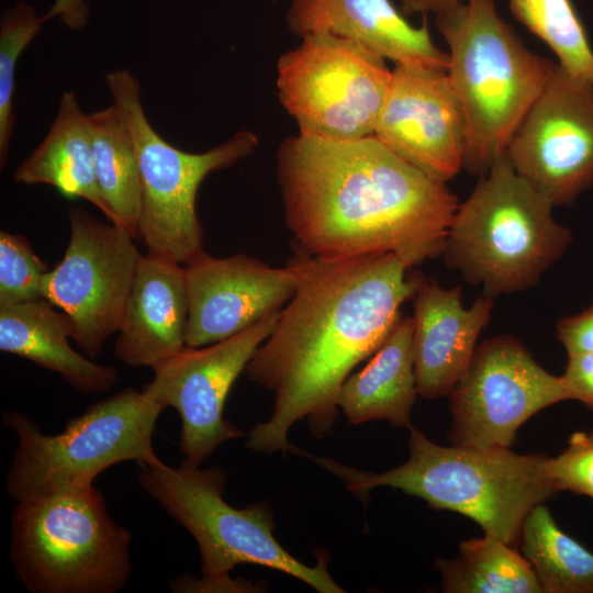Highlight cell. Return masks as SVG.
<instances>
[{"label": "cell", "instance_id": "2", "mask_svg": "<svg viewBox=\"0 0 593 593\" xmlns=\"http://www.w3.org/2000/svg\"><path fill=\"white\" fill-rule=\"evenodd\" d=\"M284 220L321 259L392 253L411 269L443 255L457 197L374 135L290 136L277 153Z\"/></svg>", "mask_w": 593, "mask_h": 593}, {"label": "cell", "instance_id": "16", "mask_svg": "<svg viewBox=\"0 0 593 593\" xmlns=\"http://www.w3.org/2000/svg\"><path fill=\"white\" fill-rule=\"evenodd\" d=\"M373 135L437 181L457 176L463 165L466 127L447 74L394 65Z\"/></svg>", "mask_w": 593, "mask_h": 593}, {"label": "cell", "instance_id": "34", "mask_svg": "<svg viewBox=\"0 0 593 593\" xmlns=\"http://www.w3.org/2000/svg\"><path fill=\"white\" fill-rule=\"evenodd\" d=\"M273 1H277V0H273Z\"/></svg>", "mask_w": 593, "mask_h": 593}, {"label": "cell", "instance_id": "13", "mask_svg": "<svg viewBox=\"0 0 593 593\" xmlns=\"http://www.w3.org/2000/svg\"><path fill=\"white\" fill-rule=\"evenodd\" d=\"M505 156L553 206L571 205L593 184V82L557 64Z\"/></svg>", "mask_w": 593, "mask_h": 593}, {"label": "cell", "instance_id": "4", "mask_svg": "<svg viewBox=\"0 0 593 593\" xmlns=\"http://www.w3.org/2000/svg\"><path fill=\"white\" fill-rule=\"evenodd\" d=\"M435 16L465 119L462 169L482 176L505 154L557 63L527 48L494 0H463Z\"/></svg>", "mask_w": 593, "mask_h": 593}, {"label": "cell", "instance_id": "3", "mask_svg": "<svg viewBox=\"0 0 593 593\" xmlns=\"http://www.w3.org/2000/svg\"><path fill=\"white\" fill-rule=\"evenodd\" d=\"M409 429V459L381 473L361 471L296 447L294 452L339 478L361 500L377 486L399 489L434 508L469 517L484 534L510 545L519 539L528 513L558 493L547 474L546 456L518 455L510 448L446 447L413 426Z\"/></svg>", "mask_w": 593, "mask_h": 593}, {"label": "cell", "instance_id": "7", "mask_svg": "<svg viewBox=\"0 0 593 593\" xmlns=\"http://www.w3.org/2000/svg\"><path fill=\"white\" fill-rule=\"evenodd\" d=\"M163 409L143 390L126 388L90 405L56 435L44 434L22 413L3 411V425L18 437L8 493L22 502L93 485L119 462L161 465L153 435Z\"/></svg>", "mask_w": 593, "mask_h": 593}, {"label": "cell", "instance_id": "8", "mask_svg": "<svg viewBox=\"0 0 593 593\" xmlns=\"http://www.w3.org/2000/svg\"><path fill=\"white\" fill-rule=\"evenodd\" d=\"M138 466L141 488L195 539L202 578H230L234 567L251 563L281 571L321 593L345 592L327 571V553L307 566L281 546L268 502L236 508L224 500L222 468L201 469L184 458L178 467Z\"/></svg>", "mask_w": 593, "mask_h": 593}, {"label": "cell", "instance_id": "1", "mask_svg": "<svg viewBox=\"0 0 593 593\" xmlns=\"http://www.w3.org/2000/svg\"><path fill=\"white\" fill-rule=\"evenodd\" d=\"M293 258L296 290L245 369L275 393L270 418L246 435L257 452L289 451V430L302 418L315 438L331 433L342 385L390 336L419 275L406 277L392 253L321 259L298 250Z\"/></svg>", "mask_w": 593, "mask_h": 593}, {"label": "cell", "instance_id": "19", "mask_svg": "<svg viewBox=\"0 0 593 593\" xmlns=\"http://www.w3.org/2000/svg\"><path fill=\"white\" fill-rule=\"evenodd\" d=\"M187 321L184 266L142 255L116 332L118 358L132 367L155 369L186 347Z\"/></svg>", "mask_w": 593, "mask_h": 593}, {"label": "cell", "instance_id": "20", "mask_svg": "<svg viewBox=\"0 0 593 593\" xmlns=\"http://www.w3.org/2000/svg\"><path fill=\"white\" fill-rule=\"evenodd\" d=\"M45 299L0 305V350L58 373L85 393L104 392L118 379L112 366L99 365L69 344L72 325Z\"/></svg>", "mask_w": 593, "mask_h": 593}, {"label": "cell", "instance_id": "25", "mask_svg": "<svg viewBox=\"0 0 593 593\" xmlns=\"http://www.w3.org/2000/svg\"><path fill=\"white\" fill-rule=\"evenodd\" d=\"M519 539L544 593H593V552L563 533L544 503L528 513Z\"/></svg>", "mask_w": 593, "mask_h": 593}, {"label": "cell", "instance_id": "28", "mask_svg": "<svg viewBox=\"0 0 593 593\" xmlns=\"http://www.w3.org/2000/svg\"><path fill=\"white\" fill-rule=\"evenodd\" d=\"M45 262L22 235L0 233V305L44 299Z\"/></svg>", "mask_w": 593, "mask_h": 593}, {"label": "cell", "instance_id": "6", "mask_svg": "<svg viewBox=\"0 0 593 593\" xmlns=\"http://www.w3.org/2000/svg\"><path fill=\"white\" fill-rule=\"evenodd\" d=\"M10 559L32 593H115L128 582L132 536L93 485L16 502Z\"/></svg>", "mask_w": 593, "mask_h": 593}, {"label": "cell", "instance_id": "17", "mask_svg": "<svg viewBox=\"0 0 593 593\" xmlns=\"http://www.w3.org/2000/svg\"><path fill=\"white\" fill-rule=\"evenodd\" d=\"M413 300L417 392L426 399L449 395L470 365L493 300L482 295L463 307L460 287L446 289L421 273Z\"/></svg>", "mask_w": 593, "mask_h": 593}, {"label": "cell", "instance_id": "15", "mask_svg": "<svg viewBox=\"0 0 593 593\" xmlns=\"http://www.w3.org/2000/svg\"><path fill=\"white\" fill-rule=\"evenodd\" d=\"M183 266L188 347L221 342L280 312L294 294L300 278L293 257L277 268L245 254L219 258L202 249Z\"/></svg>", "mask_w": 593, "mask_h": 593}, {"label": "cell", "instance_id": "12", "mask_svg": "<svg viewBox=\"0 0 593 593\" xmlns=\"http://www.w3.org/2000/svg\"><path fill=\"white\" fill-rule=\"evenodd\" d=\"M449 395L450 441L490 448H510L530 416L569 400L561 377L545 370L511 335L481 343Z\"/></svg>", "mask_w": 593, "mask_h": 593}, {"label": "cell", "instance_id": "10", "mask_svg": "<svg viewBox=\"0 0 593 593\" xmlns=\"http://www.w3.org/2000/svg\"><path fill=\"white\" fill-rule=\"evenodd\" d=\"M277 63L278 98L299 134L351 141L374 134L392 79L385 59L329 33H311Z\"/></svg>", "mask_w": 593, "mask_h": 593}, {"label": "cell", "instance_id": "11", "mask_svg": "<svg viewBox=\"0 0 593 593\" xmlns=\"http://www.w3.org/2000/svg\"><path fill=\"white\" fill-rule=\"evenodd\" d=\"M70 239L60 262L42 279L46 301L68 315L76 344L90 358L118 332L142 257L123 227L69 210Z\"/></svg>", "mask_w": 593, "mask_h": 593}, {"label": "cell", "instance_id": "21", "mask_svg": "<svg viewBox=\"0 0 593 593\" xmlns=\"http://www.w3.org/2000/svg\"><path fill=\"white\" fill-rule=\"evenodd\" d=\"M413 331V316H401L366 367L346 379L337 405L348 423L384 419L395 426H412L411 413L418 394Z\"/></svg>", "mask_w": 593, "mask_h": 593}, {"label": "cell", "instance_id": "24", "mask_svg": "<svg viewBox=\"0 0 593 593\" xmlns=\"http://www.w3.org/2000/svg\"><path fill=\"white\" fill-rule=\"evenodd\" d=\"M441 589L447 593H541L529 561L510 544L484 534L465 540L456 558L439 559Z\"/></svg>", "mask_w": 593, "mask_h": 593}, {"label": "cell", "instance_id": "14", "mask_svg": "<svg viewBox=\"0 0 593 593\" xmlns=\"http://www.w3.org/2000/svg\"><path fill=\"white\" fill-rule=\"evenodd\" d=\"M280 312L269 314L221 342L186 346L156 367L143 391L161 407H174L181 419L179 449L194 465L222 443L247 434L223 416L225 401L237 377L273 331Z\"/></svg>", "mask_w": 593, "mask_h": 593}, {"label": "cell", "instance_id": "22", "mask_svg": "<svg viewBox=\"0 0 593 593\" xmlns=\"http://www.w3.org/2000/svg\"><path fill=\"white\" fill-rule=\"evenodd\" d=\"M13 180L49 184L68 198L85 199L112 223L96 176L89 116L71 91L63 93L48 133L16 168Z\"/></svg>", "mask_w": 593, "mask_h": 593}, {"label": "cell", "instance_id": "30", "mask_svg": "<svg viewBox=\"0 0 593 593\" xmlns=\"http://www.w3.org/2000/svg\"><path fill=\"white\" fill-rule=\"evenodd\" d=\"M561 379L569 400L593 409V351L569 356Z\"/></svg>", "mask_w": 593, "mask_h": 593}, {"label": "cell", "instance_id": "27", "mask_svg": "<svg viewBox=\"0 0 593 593\" xmlns=\"http://www.w3.org/2000/svg\"><path fill=\"white\" fill-rule=\"evenodd\" d=\"M71 0H56L45 16H37L32 5L24 1L5 10L0 21V165L5 166L11 137L14 132L13 113L14 77L16 63L23 51L41 32L43 23L65 12Z\"/></svg>", "mask_w": 593, "mask_h": 593}, {"label": "cell", "instance_id": "9", "mask_svg": "<svg viewBox=\"0 0 593 593\" xmlns=\"http://www.w3.org/2000/svg\"><path fill=\"white\" fill-rule=\"evenodd\" d=\"M114 103L128 122L141 178L139 238L147 253L186 264L201 251L203 232L195 211L201 182L212 171L233 166L258 145L250 131H238L203 153H187L165 141L149 123L137 78L126 69L104 77Z\"/></svg>", "mask_w": 593, "mask_h": 593}, {"label": "cell", "instance_id": "29", "mask_svg": "<svg viewBox=\"0 0 593 593\" xmlns=\"http://www.w3.org/2000/svg\"><path fill=\"white\" fill-rule=\"evenodd\" d=\"M547 474L557 492L570 491L593 499V433L577 432L568 447L548 458Z\"/></svg>", "mask_w": 593, "mask_h": 593}, {"label": "cell", "instance_id": "5", "mask_svg": "<svg viewBox=\"0 0 593 593\" xmlns=\"http://www.w3.org/2000/svg\"><path fill=\"white\" fill-rule=\"evenodd\" d=\"M458 205L444 264L494 298L527 290L559 260L571 232L555 221L552 203L521 177L505 154L480 176Z\"/></svg>", "mask_w": 593, "mask_h": 593}, {"label": "cell", "instance_id": "32", "mask_svg": "<svg viewBox=\"0 0 593 593\" xmlns=\"http://www.w3.org/2000/svg\"><path fill=\"white\" fill-rule=\"evenodd\" d=\"M171 591L184 592H249L256 586L244 580H232L230 578L195 579L184 574L170 581Z\"/></svg>", "mask_w": 593, "mask_h": 593}, {"label": "cell", "instance_id": "33", "mask_svg": "<svg viewBox=\"0 0 593 593\" xmlns=\"http://www.w3.org/2000/svg\"><path fill=\"white\" fill-rule=\"evenodd\" d=\"M463 0H400V10L404 15L440 14Z\"/></svg>", "mask_w": 593, "mask_h": 593}, {"label": "cell", "instance_id": "18", "mask_svg": "<svg viewBox=\"0 0 593 593\" xmlns=\"http://www.w3.org/2000/svg\"><path fill=\"white\" fill-rule=\"evenodd\" d=\"M405 16L391 0H291L286 22L300 37L329 33L394 65L447 72L448 54L435 45L426 22L415 26Z\"/></svg>", "mask_w": 593, "mask_h": 593}, {"label": "cell", "instance_id": "23", "mask_svg": "<svg viewBox=\"0 0 593 593\" xmlns=\"http://www.w3.org/2000/svg\"><path fill=\"white\" fill-rule=\"evenodd\" d=\"M88 116L96 176L112 223L139 238L141 178L126 116L115 103Z\"/></svg>", "mask_w": 593, "mask_h": 593}, {"label": "cell", "instance_id": "31", "mask_svg": "<svg viewBox=\"0 0 593 593\" xmlns=\"http://www.w3.org/2000/svg\"><path fill=\"white\" fill-rule=\"evenodd\" d=\"M557 336L568 356L593 351V304L557 324Z\"/></svg>", "mask_w": 593, "mask_h": 593}, {"label": "cell", "instance_id": "26", "mask_svg": "<svg viewBox=\"0 0 593 593\" xmlns=\"http://www.w3.org/2000/svg\"><path fill=\"white\" fill-rule=\"evenodd\" d=\"M513 15L555 53L558 65L593 82V49L570 0H508Z\"/></svg>", "mask_w": 593, "mask_h": 593}]
</instances>
